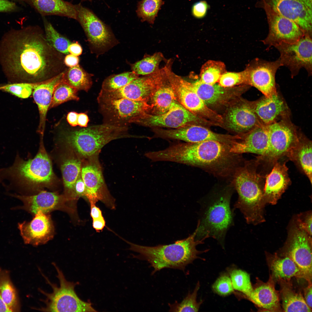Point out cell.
Returning <instances> with one entry per match:
<instances>
[{"mask_svg": "<svg viewBox=\"0 0 312 312\" xmlns=\"http://www.w3.org/2000/svg\"><path fill=\"white\" fill-rule=\"evenodd\" d=\"M37 26L11 28L0 40V64L9 83H35L61 73L62 60Z\"/></svg>", "mask_w": 312, "mask_h": 312, "instance_id": "1", "label": "cell"}, {"mask_svg": "<svg viewBox=\"0 0 312 312\" xmlns=\"http://www.w3.org/2000/svg\"><path fill=\"white\" fill-rule=\"evenodd\" d=\"M231 146L215 140L175 143L155 151L156 161L176 162L198 167L217 177L233 176L245 160L230 151Z\"/></svg>", "mask_w": 312, "mask_h": 312, "instance_id": "2", "label": "cell"}, {"mask_svg": "<svg viewBox=\"0 0 312 312\" xmlns=\"http://www.w3.org/2000/svg\"><path fill=\"white\" fill-rule=\"evenodd\" d=\"M262 166L257 158L245 161L233 175V183L238 194L233 209L239 210L249 224L257 223L264 218L263 208L266 203L263 192L268 173L260 170Z\"/></svg>", "mask_w": 312, "mask_h": 312, "instance_id": "3", "label": "cell"}, {"mask_svg": "<svg viewBox=\"0 0 312 312\" xmlns=\"http://www.w3.org/2000/svg\"><path fill=\"white\" fill-rule=\"evenodd\" d=\"M41 137L40 146L36 156L25 161L17 155L13 164L0 169V182L4 185L33 192H40L49 187L55 179L50 159Z\"/></svg>", "mask_w": 312, "mask_h": 312, "instance_id": "4", "label": "cell"}, {"mask_svg": "<svg viewBox=\"0 0 312 312\" xmlns=\"http://www.w3.org/2000/svg\"><path fill=\"white\" fill-rule=\"evenodd\" d=\"M196 229L187 237L173 244L154 246L139 245L123 240L130 245L129 250L139 254L133 255V258L147 261L153 268L151 274L167 268L184 272L187 266L199 258L198 255L208 251H200L196 249L198 245L204 242L196 239Z\"/></svg>", "mask_w": 312, "mask_h": 312, "instance_id": "5", "label": "cell"}, {"mask_svg": "<svg viewBox=\"0 0 312 312\" xmlns=\"http://www.w3.org/2000/svg\"><path fill=\"white\" fill-rule=\"evenodd\" d=\"M127 130V126L105 122L66 131L61 139L82 162L99 157L102 148L113 140L135 137L128 134Z\"/></svg>", "mask_w": 312, "mask_h": 312, "instance_id": "6", "label": "cell"}, {"mask_svg": "<svg viewBox=\"0 0 312 312\" xmlns=\"http://www.w3.org/2000/svg\"><path fill=\"white\" fill-rule=\"evenodd\" d=\"M232 192L226 190L201 203L195 239L204 241L212 237L223 244L226 233L234 224V210L230 207Z\"/></svg>", "mask_w": 312, "mask_h": 312, "instance_id": "7", "label": "cell"}, {"mask_svg": "<svg viewBox=\"0 0 312 312\" xmlns=\"http://www.w3.org/2000/svg\"><path fill=\"white\" fill-rule=\"evenodd\" d=\"M57 272L56 276L59 280V286L51 282L48 278L42 274L47 282L51 287L52 291L49 293L39 289V291L45 297L41 301L44 306L36 309L43 312H96L90 302L81 300L75 291V287L78 284L67 281L62 271L56 264L52 263Z\"/></svg>", "mask_w": 312, "mask_h": 312, "instance_id": "8", "label": "cell"}, {"mask_svg": "<svg viewBox=\"0 0 312 312\" xmlns=\"http://www.w3.org/2000/svg\"><path fill=\"white\" fill-rule=\"evenodd\" d=\"M269 147L266 154L257 158L272 168L274 164L287 154L298 141L299 135L287 116L279 121L267 125Z\"/></svg>", "mask_w": 312, "mask_h": 312, "instance_id": "9", "label": "cell"}, {"mask_svg": "<svg viewBox=\"0 0 312 312\" xmlns=\"http://www.w3.org/2000/svg\"><path fill=\"white\" fill-rule=\"evenodd\" d=\"M172 64V60H168L164 66L168 80L178 102L189 111L206 120L212 123L219 122L221 115L205 104L192 88L190 82L173 72Z\"/></svg>", "mask_w": 312, "mask_h": 312, "instance_id": "10", "label": "cell"}, {"mask_svg": "<svg viewBox=\"0 0 312 312\" xmlns=\"http://www.w3.org/2000/svg\"><path fill=\"white\" fill-rule=\"evenodd\" d=\"M75 6L76 20L83 29L93 51L100 54L116 44L118 42L110 28L92 10L81 3Z\"/></svg>", "mask_w": 312, "mask_h": 312, "instance_id": "11", "label": "cell"}, {"mask_svg": "<svg viewBox=\"0 0 312 312\" xmlns=\"http://www.w3.org/2000/svg\"><path fill=\"white\" fill-rule=\"evenodd\" d=\"M81 177L86 188L84 197L90 204L100 201L111 209H115V200L107 188L99 157L82 162Z\"/></svg>", "mask_w": 312, "mask_h": 312, "instance_id": "12", "label": "cell"}, {"mask_svg": "<svg viewBox=\"0 0 312 312\" xmlns=\"http://www.w3.org/2000/svg\"><path fill=\"white\" fill-rule=\"evenodd\" d=\"M100 111L106 122L120 125L131 123L135 118L148 113L152 107L149 101L125 98L115 99L97 98Z\"/></svg>", "mask_w": 312, "mask_h": 312, "instance_id": "13", "label": "cell"}, {"mask_svg": "<svg viewBox=\"0 0 312 312\" xmlns=\"http://www.w3.org/2000/svg\"><path fill=\"white\" fill-rule=\"evenodd\" d=\"M282 255L291 259L304 275L308 283H312V238L296 221L289 230L287 241Z\"/></svg>", "mask_w": 312, "mask_h": 312, "instance_id": "14", "label": "cell"}, {"mask_svg": "<svg viewBox=\"0 0 312 312\" xmlns=\"http://www.w3.org/2000/svg\"><path fill=\"white\" fill-rule=\"evenodd\" d=\"M256 7L267 8L295 22L312 36V0H258Z\"/></svg>", "mask_w": 312, "mask_h": 312, "instance_id": "15", "label": "cell"}, {"mask_svg": "<svg viewBox=\"0 0 312 312\" xmlns=\"http://www.w3.org/2000/svg\"><path fill=\"white\" fill-rule=\"evenodd\" d=\"M279 52L282 66L287 67L291 77L298 74L302 68L312 74V36L305 35L293 43L282 42L274 47Z\"/></svg>", "mask_w": 312, "mask_h": 312, "instance_id": "16", "label": "cell"}, {"mask_svg": "<svg viewBox=\"0 0 312 312\" xmlns=\"http://www.w3.org/2000/svg\"><path fill=\"white\" fill-rule=\"evenodd\" d=\"M165 79L161 70L141 77H138L117 90L105 92L101 91L98 98L115 99H127L138 101H149Z\"/></svg>", "mask_w": 312, "mask_h": 312, "instance_id": "17", "label": "cell"}, {"mask_svg": "<svg viewBox=\"0 0 312 312\" xmlns=\"http://www.w3.org/2000/svg\"><path fill=\"white\" fill-rule=\"evenodd\" d=\"M131 123L153 127L177 128L191 124L211 123L189 111L179 102L176 103L168 111L159 115L146 113L134 119Z\"/></svg>", "mask_w": 312, "mask_h": 312, "instance_id": "18", "label": "cell"}, {"mask_svg": "<svg viewBox=\"0 0 312 312\" xmlns=\"http://www.w3.org/2000/svg\"><path fill=\"white\" fill-rule=\"evenodd\" d=\"M222 117L223 127L238 135L245 134L263 124L255 113L252 102L240 98L226 107Z\"/></svg>", "mask_w": 312, "mask_h": 312, "instance_id": "19", "label": "cell"}, {"mask_svg": "<svg viewBox=\"0 0 312 312\" xmlns=\"http://www.w3.org/2000/svg\"><path fill=\"white\" fill-rule=\"evenodd\" d=\"M11 195L23 202V209L34 215L39 211L48 213L59 210L66 212L71 216L76 215V208L64 194L41 190L37 194L31 195Z\"/></svg>", "mask_w": 312, "mask_h": 312, "instance_id": "20", "label": "cell"}, {"mask_svg": "<svg viewBox=\"0 0 312 312\" xmlns=\"http://www.w3.org/2000/svg\"><path fill=\"white\" fill-rule=\"evenodd\" d=\"M262 9L265 12L269 28L267 37L262 41L265 44L275 47L282 42L293 43L306 35L291 20L269 8Z\"/></svg>", "mask_w": 312, "mask_h": 312, "instance_id": "21", "label": "cell"}, {"mask_svg": "<svg viewBox=\"0 0 312 312\" xmlns=\"http://www.w3.org/2000/svg\"><path fill=\"white\" fill-rule=\"evenodd\" d=\"M192 90L210 108L215 110L226 108L232 102L240 98L246 90L248 85L234 88H224L216 83L209 84L200 79L190 82Z\"/></svg>", "mask_w": 312, "mask_h": 312, "instance_id": "22", "label": "cell"}, {"mask_svg": "<svg viewBox=\"0 0 312 312\" xmlns=\"http://www.w3.org/2000/svg\"><path fill=\"white\" fill-rule=\"evenodd\" d=\"M282 66L279 59L272 62L255 59L245 70L248 85L257 89L264 96H271L277 92L275 75L278 69Z\"/></svg>", "mask_w": 312, "mask_h": 312, "instance_id": "23", "label": "cell"}, {"mask_svg": "<svg viewBox=\"0 0 312 312\" xmlns=\"http://www.w3.org/2000/svg\"><path fill=\"white\" fill-rule=\"evenodd\" d=\"M155 133L157 137L189 143L215 140L229 144L233 138V135L217 133L196 124L187 125L172 129H157Z\"/></svg>", "mask_w": 312, "mask_h": 312, "instance_id": "24", "label": "cell"}, {"mask_svg": "<svg viewBox=\"0 0 312 312\" xmlns=\"http://www.w3.org/2000/svg\"><path fill=\"white\" fill-rule=\"evenodd\" d=\"M18 227L26 244L34 246L44 244L53 237L54 228L49 214L39 211L29 222L19 223Z\"/></svg>", "mask_w": 312, "mask_h": 312, "instance_id": "25", "label": "cell"}, {"mask_svg": "<svg viewBox=\"0 0 312 312\" xmlns=\"http://www.w3.org/2000/svg\"><path fill=\"white\" fill-rule=\"evenodd\" d=\"M275 281L271 274L264 282L257 278L250 294L245 298L265 311H283L280 303V293L275 288Z\"/></svg>", "mask_w": 312, "mask_h": 312, "instance_id": "26", "label": "cell"}, {"mask_svg": "<svg viewBox=\"0 0 312 312\" xmlns=\"http://www.w3.org/2000/svg\"><path fill=\"white\" fill-rule=\"evenodd\" d=\"M286 162L277 161L266 176L263 192L266 203H276L291 183Z\"/></svg>", "mask_w": 312, "mask_h": 312, "instance_id": "27", "label": "cell"}, {"mask_svg": "<svg viewBox=\"0 0 312 312\" xmlns=\"http://www.w3.org/2000/svg\"><path fill=\"white\" fill-rule=\"evenodd\" d=\"M269 147L267 125H259L242 135L231 147V152L238 154L251 153L262 156L266 153Z\"/></svg>", "mask_w": 312, "mask_h": 312, "instance_id": "28", "label": "cell"}, {"mask_svg": "<svg viewBox=\"0 0 312 312\" xmlns=\"http://www.w3.org/2000/svg\"><path fill=\"white\" fill-rule=\"evenodd\" d=\"M65 72H63L50 79L40 82L33 90V96L38 105L40 116L37 131L41 135H44L47 114L54 89L58 84L63 81Z\"/></svg>", "mask_w": 312, "mask_h": 312, "instance_id": "29", "label": "cell"}, {"mask_svg": "<svg viewBox=\"0 0 312 312\" xmlns=\"http://www.w3.org/2000/svg\"><path fill=\"white\" fill-rule=\"evenodd\" d=\"M252 103L255 113L264 125H268L276 121L280 116H287V107L277 92L270 97L264 96Z\"/></svg>", "mask_w": 312, "mask_h": 312, "instance_id": "30", "label": "cell"}, {"mask_svg": "<svg viewBox=\"0 0 312 312\" xmlns=\"http://www.w3.org/2000/svg\"><path fill=\"white\" fill-rule=\"evenodd\" d=\"M68 150V154L62 158L60 165L64 187V194L72 203L76 205L77 200L75 197L74 187L81 175L82 162L73 152Z\"/></svg>", "mask_w": 312, "mask_h": 312, "instance_id": "31", "label": "cell"}, {"mask_svg": "<svg viewBox=\"0 0 312 312\" xmlns=\"http://www.w3.org/2000/svg\"><path fill=\"white\" fill-rule=\"evenodd\" d=\"M266 257L272 272L271 274L275 281L282 279L290 281L293 277L305 280L304 274L289 257L283 255L280 256L275 253L266 254Z\"/></svg>", "mask_w": 312, "mask_h": 312, "instance_id": "32", "label": "cell"}, {"mask_svg": "<svg viewBox=\"0 0 312 312\" xmlns=\"http://www.w3.org/2000/svg\"><path fill=\"white\" fill-rule=\"evenodd\" d=\"M42 16L54 15L76 19L75 5L64 0H22Z\"/></svg>", "mask_w": 312, "mask_h": 312, "instance_id": "33", "label": "cell"}, {"mask_svg": "<svg viewBox=\"0 0 312 312\" xmlns=\"http://www.w3.org/2000/svg\"><path fill=\"white\" fill-rule=\"evenodd\" d=\"M312 142L299 135L298 140L286 157L294 162L312 183Z\"/></svg>", "mask_w": 312, "mask_h": 312, "instance_id": "34", "label": "cell"}, {"mask_svg": "<svg viewBox=\"0 0 312 312\" xmlns=\"http://www.w3.org/2000/svg\"><path fill=\"white\" fill-rule=\"evenodd\" d=\"M280 287L279 292L283 311L311 312L300 292H297L293 288L291 281L282 279L277 281Z\"/></svg>", "mask_w": 312, "mask_h": 312, "instance_id": "35", "label": "cell"}, {"mask_svg": "<svg viewBox=\"0 0 312 312\" xmlns=\"http://www.w3.org/2000/svg\"><path fill=\"white\" fill-rule=\"evenodd\" d=\"M149 101L152 107L151 114L154 115L166 112L179 102L168 78L156 91Z\"/></svg>", "mask_w": 312, "mask_h": 312, "instance_id": "36", "label": "cell"}, {"mask_svg": "<svg viewBox=\"0 0 312 312\" xmlns=\"http://www.w3.org/2000/svg\"><path fill=\"white\" fill-rule=\"evenodd\" d=\"M0 295L3 301L12 312L20 310L16 291L7 270L0 268Z\"/></svg>", "mask_w": 312, "mask_h": 312, "instance_id": "37", "label": "cell"}, {"mask_svg": "<svg viewBox=\"0 0 312 312\" xmlns=\"http://www.w3.org/2000/svg\"><path fill=\"white\" fill-rule=\"evenodd\" d=\"M63 81L77 91L83 90L86 92L92 84L91 75L85 72L78 64L65 72Z\"/></svg>", "mask_w": 312, "mask_h": 312, "instance_id": "38", "label": "cell"}, {"mask_svg": "<svg viewBox=\"0 0 312 312\" xmlns=\"http://www.w3.org/2000/svg\"><path fill=\"white\" fill-rule=\"evenodd\" d=\"M165 59L163 54L158 52L145 57L131 65L132 72L138 75H147L156 73L160 69V62Z\"/></svg>", "mask_w": 312, "mask_h": 312, "instance_id": "39", "label": "cell"}, {"mask_svg": "<svg viewBox=\"0 0 312 312\" xmlns=\"http://www.w3.org/2000/svg\"><path fill=\"white\" fill-rule=\"evenodd\" d=\"M42 18L45 37L48 43L59 52L69 54L68 48L71 42L58 32L45 16H42Z\"/></svg>", "mask_w": 312, "mask_h": 312, "instance_id": "40", "label": "cell"}, {"mask_svg": "<svg viewBox=\"0 0 312 312\" xmlns=\"http://www.w3.org/2000/svg\"><path fill=\"white\" fill-rule=\"evenodd\" d=\"M226 72V66L224 63L209 60L202 66L199 79L203 83L213 84L218 82L221 75Z\"/></svg>", "mask_w": 312, "mask_h": 312, "instance_id": "41", "label": "cell"}, {"mask_svg": "<svg viewBox=\"0 0 312 312\" xmlns=\"http://www.w3.org/2000/svg\"><path fill=\"white\" fill-rule=\"evenodd\" d=\"M164 3L163 0H142L138 4L136 10L137 15L142 22L147 21L153 24L159 10Z\"/></svg>", "mask_w": 312, "mask_h": 312, "instance_id": "42", "label": "cell"}, {"mask_svg": "<svg viewBox=\"0 0 312 312\" xmlns=\"http://www.w3.org/2000/svg\"><path fill=\"white\" fill-rule=\"evenodd\" d=\"M77 90L63 81L61 82L54 89L49 109L56 107L69 101H78L79 98L77 96Z\"/></svg>", "mask_w": 312, "mask_h": 312, "instance_id": "43", "label": "cell"}, {"mask_svg": "<svg viewBox=\"0 0 312 312\" xmlns=\"http://www.w3.org/2000/svg\"><path fill=\"white\" fill-rule=\"evenodd\" d=\"M200 287L199 282L197 283L193 291L189 292L186 296L180 302L175 301L172 304L168 303L170 312H197L202 303L197 300V293Z\"/></svg>", "mask_w": 312, "mask_h": 312, "instance_id": "44", "label": "cell"}, {"mask_svg": "<svg viewBox=\"0 0 312 312\" xmlns=\"http://www.w3.org/2000/svg\"><path fill=\"white\" fill-rule=\"evenodd\" d=\"M234 290L241 292L244 297L248 296L252 290L249 274L240 269H233L229 271Z\"/></svg>", "mask_w": 312, "mask_h": 312, "instance_id": "45", "label": "cell"}, {"mask_svg": "<svg viewBox=\"0 0 312 312\" xmlns=\"http://www.w3.org/2000/svg\"><path fill=\"white\" fill-rule=\"evenodd\" d=\"M138 76L132 71L111 75L103 81L101 91L110 92L119 89L139 77Z\"/></svg>", "mask_w": 312, "mask_h": 312, "instance_id": "46", "label": "cell"}, {"mask_svg": "<svg viewBox=\"0 0 312 312\" xmlns=\"http://www.w3.org/2000/svg\"><path fill=\"white\" fill-rule=\"evenodd\" d=\"M40 83H9L0 86V90L9 92L18 97L25 99L30 96L34 88Z\"/></svg>", "mask_w": 312, "mask_h": 312, "instance_id": "47", "label": "cell"}, {"mask_svg": "<svg viewBox=\"0 0 312 312\" xmlns=\"http://www.w3.org/2000/svg\"><path fill=\"white\" fill-rule=\"evenodd\" d=\"M218 84L224 88H231L239 85L248 84L245 70L240 72H226L220 78Z\"/></svg>", "mask_w": 312, "mask_h": 312, "instance_id": "48", "label": "cell"}, {"mask_svg": "<svg viewBox=\"0 0 312 312\" xmlns=\"http://www.w3.org/2000/svg\"><path fill=\"white\" fill-rule=\"evenodd\" d=\"M212 289L217 294L224 296L234 291L230 277L226 274H222L218 278L212 286Z\"/></svg>", "mask_w": 312, "mask_h": 312, "instance_id": "49", "label": "cell"}, {"mask_svg": "<svg viewBox=\"0 0 312 312\" xmlns=\"http://www.w3.org/2000/svg\"><path fill=\"white\" fill-rule=\"evenodd\" d=\"M312 217L311 211L300 213L296 218V222L299 226L309 235L312 236Z\"/></svg>", "mask_w": 312, "mask_h": 312, "instance_id": "50", "label": "cell"}, {"mask_svg": "<svg viewBox=\"0 0 312 312\" xmlns=\"http://www.w3.org/2000/svg\"><path fill=\"white\" fill-rule=\"evenodd\" d=\"M210 6L205 1L197 2L193 5L192 8V15L197 18H201L206 15Z\"/></svg>", "mask_w": 312, "mask_h": 312, "instance_id": "51", "label": "cell"}, {"mask_svg": "<svg viewBox=\"0 0 312 312\" xmlns=\"http://www.w3.org/2000/svg\"><path fill=\"white\" fill-rule=\"evenodd\" d=\"M18 9L14 1L11 0H0V12H16Z\"/></svg>", "mask_w": 312, "mask_h": 312, "instance_id": "52", "label": "cell"}, {"mask_svg": "<svg viewBox=\"0 0 312 312\" xmlns=\"http://www.w3.org/2000/svg\"><path fill=\"white\" fill-rule=\"evenodd\" d=\"M86 190V186L81 175L76 181L74 187L75 196L77 200L80 197H84Z\"/></svg>", "mask_w": 312, "mask_h": 312, "instance_id": "53", "label": "cell"}, {"mask_svg": "<svg viewBox=\"0 0 312 312\" xmlns=\"http://www.w3.org/2000/svg\"><path fill=\"white\" fill-rule=\"evenodd\" d=\"M308 284V286L304 289L303 297L307 305L312 309V283Z\"/></svg>", "mask_w": 312, "mask_h": 312, "instance_id": "54", "label": "cell"}, {"mask_svg": "<svg viewBox=\"0 0 312 312\" xmlns=\"http://www.w3.org/2000/svg\"><path fill=\"white\" fill-rule=\"evenodd\" d=\"M92 220V227L97 232L102 231L105 226L106 222L104 217Z\"/></svg>", "mask_w": 312, "mask_h": 312, "instance_id": "55", "label": "cell"}, {"mask_svg": "<svg viewBox=\"0 0 312 312\" xmlns=\"http://www.w3.org/2000/svg\"><path fill=\"white\" fill-rule=\"evenodd\" d=\"M65 64L69 67H73L78 64L79 59L77 56L71 54H68L65 57L64 60Z\"/></svg>", "mask_w": 312, "mask_h": 312, "instance_id": "56", "label": "cell"}, {"mask_svg": "<svg viewBox=\"0 0 312 312\" xmlns=\"http://www.w3.org/2000/svg\"><path fill=\"white\" fill-rule=\"evenodd\" d=\"M90 205V216L92 220L103 217L101 210L96 205V204H91Z\"/></svg>", "mask_w": 312, "mask_h": 312, "instance_id": "57", "label": "cell"}, {"mask_svg": "<svg viewBox=\"0 0 312 312\" xmlns=\"http://www.w3.org/2000/svg\"><path fill=\"white\" fill-rule=\"evenodd\" d=\"M68 50L69 53L77 56L80 55L82 51L81 46L77 42L71 43L68 46Z\"/></svg>", "mask_w": 312, "mask_h": 312, "instance_id": "58", "label": "cell"}, {"mask_svg": "<svg viewBox=\"0 0 312 312\" xmlns=\"http://www.w3.org/2000/svg\"><path fill=\"white\" fill-rule=\"evenodd\" d=\"M89 121L88 116L86 114L82 113H78V125L82 127H87Z\"/></svg>", "mask_w": 312, "mask_h": 312, "instance_id": "59", "label": "cell"}, {"mask_svg": "<svg viewBox=\"0 0 312 312\" xmlns=\"http://www.w3.org/2000/svg\"><path fill=\"white\" fill-rule=\"evenodd\" d=\"M78 113L74 112H71L67 114L66 119L68 122L72 126L75 127L78 125Z\"/></svg>", "mask_w": 312, "mask_h": 312, "instance_id": "60", "label": "cell"}, {"mask_svg": "<svg viewBox=\"0 0 312 312\" xmlns=\"http://www.w3.org/2000/svg\"><path fill=\"white\" fill-rule=\"evenodd\" d=\"M0 312H12L3 301L0 295Z\"/></svg>", "mask_w": 312, "mask_h": 312, "instance_id": "61", "label": "cell"}, {"mask_svg": "<svg viewBox=\"0 0 312 312\" xmlns=\"http://www.w3.org/2000/svg\"><path fill=\"white\" fill-rule=\"evenodd\" d=\"M11 0L13 1H14L15 2H19V3H22L23 2L22 0Z\"/></svg>", "mask_w": 312, "mask_h": 312, "instance_id": "62", "label": "cell"}, {"mask_svg": "<svg viewBox=\"0 0 312 312\" xmlns=\"http://www.w3.org/2000/svg\"><path fill=\"white\" fill-rule=\"evenodd\" d=\"M81 1H92V0H81Z\"/></svg>", "mask_w": 312, "mask_h": 312, "instance_id": "63", "label": "cell"}]
</instances>
